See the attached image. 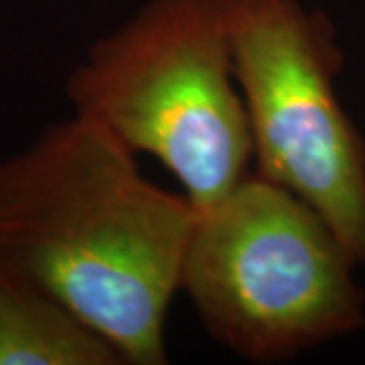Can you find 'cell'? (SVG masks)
Masks as SVG:
<instances>
[{"mask_svg":"<svg viewBox=\"0 0 365 365\" xmlns=\"http://www.w3.org/2000/svg\"><path fill=\"white\" fill-rule=\"evenodd\" d=\"M197 209L71 114L0 160V260L104 337L124 365H165L167 314Z\"/></svg>","mask_w":365,"mask_h":365,"instance_id":"1","label":"cell"},{"mask_svg":"<svg viewBox=\"0 0 365 365\" xmlns=\"http://www.w3.org/2000/svg\"><path fill=\"white\" fill-rule=\"evenodd\" d=\"M357 268L311 205L252 170L197 211L179 292L227 351L280 364L364 329Z\"/></svg>","mask_w":365,"mask_h":365,"instance_id":"2","label":"cell"},{"mask_svg":"<svg viewBox=\"0 0 365 365\" xmlns=\"http://www.w3.org/2000/svg\"><path fill=\"white\" fill-rule=\"evenodd\" d=\"M73 114L169 170L199 211L252 173L220 0H148L66 81Z\"/></svg>","mask_w":365,"mask_h":365,"instance_id":"3","label":"cell"},{"mask_svg":"<svg viewBox=\"0 0 365 365\" xmlns=\"http://www.w3.org/2000/svg\"><path fill=\"white\" fill-rule=\"evenodd\" d=\"M252 170L300 197L365 268V136L343 108L337 29L300 0H220Z\"/></svg>","mask_w":365,"mask_h":365,"instance_id":"4","label":"cell"},{"mask_svg":"<svg viewBox=\"0 0 365 365\" xmlns=\"http://www.w3.org/2000/svg\"><path fill=\"white\" fill-rule=\"evenodd\" d=\"M0 365H124L29 274L0 260Z\"/></svg>","mask_w":365,"mask_h":365,"instance_id":"5","label":"cell"}]
</instances>
